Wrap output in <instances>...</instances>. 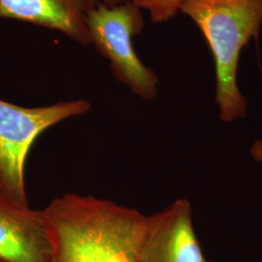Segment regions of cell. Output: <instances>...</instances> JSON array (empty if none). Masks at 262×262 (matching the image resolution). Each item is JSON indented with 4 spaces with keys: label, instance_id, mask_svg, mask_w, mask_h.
<instances>
[{
    "label": "cell",
    "instance_id": "30bf717a",
    "mask_svg": "<svg viewBox=\"0 0 262 262\" xmlns=\"http://www.w3.org/2000/svg\"><path fill=\"white\" fill-rule=\"evenodd\" d=\"M96 1L97 3H102L105 6H108V7H113V6H117V5H120L123 2H125L126 0H94Z\"/></svg>",
    "mask_w": 262,
    "mask_h": 262
},
{
    "label": "cell",
    "instance_id": "6da1fadb",
    "mask_svg": "<svg viewBox=\"0 0 262 262\" xmlns=\"http://www.w3.org/2000/svg\"><path fill=\"white\" fill-rule=\"evenodd\" d=\"M53 241L51 262H135L145 215L93 195L66 193L45 209Z\"/></svg>",
    "mask_w": 262,
    "mask_h": 262
},
{
    "label": "cell",
    "instance_id": "7a4b0ae2",
    "mask_svg": "<svg viewBox=\"0 0 262 262\" xmlns=\"http://www.w3.org/2000/svg\"><path fill=\"white\" fill-rule=\"evenodd\" d=\"M180 12L194 21L212 52L220 119L232 122L245 118L248 102L239 90L237 72L242 50L258 37L262 0H188Z\"/></svg>",
    "mask_w": 262,
    "mask_h": 262
},
{
    "label": "cell",
    "instance_id": "52a82bcc",
    "mask_svg": "<svg viewBox=\"0 0 262 262\" xmlns=\"http://www.w3.org/2000/svg\"><path fill=\"white\" fill-rule=\"evenodd\" d=\"M94 0H0V18L54 29L82 46H90L86 28Z\"/></svg>",
    "mask_w": 262,
    "mask_h": 262
},
{
    "label": "cell",
    "instance_id": "ba28073f",
    "mask_svg": "<svg viewBox=\"0 0 262 262\" xmlns=\"http://www.w3.org/2000/svg\"><path fill=\"white\" fill-rule=\"evenodd\" d=\"M141 10L148 11L154 24L167 23L175 18L184 3L188 0H126Z\"/></svg>",
    "mask_w": 262,
    "mask_h": 262
},
{
    "label": "cell",
    "instance_id": "5b68a950",
    "mask_svg": "<svg viewBox=\"0 0 262 262\" xmlns=\"http://www.w3.org/2000/svg\"><path fill=\"white\" fill-rule=\"evenodd\" d=\"M135 262H211L197 239L191 205L184 197L145 217L135 251Z\"/></svg>",
    "mask_w": 262,
    "mask_h": 262
},
{
    "label": "cell",
    "instance_id": "9c48e42d",
    "mask_svg": "<svg viewBox=\"0 0 262 262\" xmlns=\"http://www.w3.org/2000/svg\"><path fill=\"white\" fill-rule=\"evenodd\" d=\"M251 155L254 160L262 162V139L253 141L251 148Z\"/></svg>",
    "mask_w": 262,
    "mask_h": 262
},
{
    "label": "cell",
    "instance_id": "8fae6325",
    "mask_svg": "<svg viewBox=\"0 0 262 262\" xmlns=\"http://www.w3.org/2000/svg\"><path fill=\"white\" fill-rule=\"evenodd\" d=\"M0 196H2V194H1V189H0ZM3 197V196H2Z\"/></svg>",
    "mask_w": 262,
    "mask_h": 262
},
{
    "label": "cell",
    "instance_id": "3957f363",
    "mask_svg": "<svg viewBox=\"0 0 262 262\" xmlns=\"http://www.w3.org/2000/svg\"><path fill=\"white\" fill-rule=\"evenodd\" d=\"M92 108L86 99L42 107H21L0 99V189L10 203L29 207L25 165L38 136L58 122L83 116Z\"/></svg>",
    "mask_w": 262,
    "mask_h": 262
},
{
    "label": "cell",
    "instance_id": "7c38bea8",
    "mask_svg": "<svg viewBox=\"0 0 262 262\" xmlns=\"http://www.w3.org/2000/svg\"><path fill=\"white\" fill-rule=\"evenodd\" d=\"M0 262H5L4 260H2V259H0Z\"/></svg>",
    "mask_w": 262,
    "mask_h": 262
},
{
    "label": "cell",
    "instance_id": "8992f818",
    "mask_svg": "<svg viewBox=\"0 0 262 262\" xmlns=\"http://www.w3.org/2000/svg\"><path fill=\"white\" fill-rule=\"evenodd\" d=\"M53 241L44 210L12 204L0 196V259L51 262Z\"/></svg>",
    "mask_w": 262,
    "mask_h": 262
},
{
    "label": "cell",
    "instance_id": "277c9868",
    "mask_svg": "<svg viewBox=\"0 0 262 262\" xmlns=\"http://www.w3.org/2000/svg\"><path fill=\"white\" fill-rule=\"evenodd\" d=\"M144 27L142 10L130 1L113 7L98 3L86 19L91 45L108 60L114 77L133 94L150 101L159 93V77L142 62L132 43Z\"/></svg>",
    "mask_w": 262,
    "mask_h": 262
}]
</instances>
